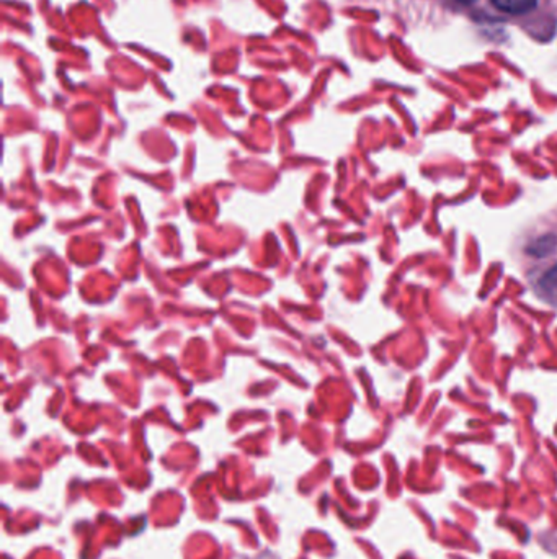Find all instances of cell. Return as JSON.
<instances>
[{
    "label": "cell",
    "instance_id": "3",
    "mask_svg": "<svg viewBox=\"0 0 557 559\" xmlns=\"http://www.w3.org/2000/svg\"><path fill=\"white\" fill-rule=\"evenodd\" d=\"M463 2H466V4H471V2H474V0H463Z\"/></svg>",
    "mask_w": 557,
    "mask_h": 559
},
{
    "label": "cell",
    "instance_id": "1",
    "mask_svg": "<svg viewBox=\"0 0 557 559\" xmlns=\"http://www.w3.org/2000/svg\"><path fill=\"white\" fill-rule=\"evenodd\" d=\"M536 259L541 263L531 273L533 289L543 301L557 306V257L554 253H544Z\"/></svg>",
    "mask_w": 557,
    "mask_h": 559
},
{
    "label": "cell",
    "instance_id": "2",
    "mask_svg": "<svg viewBox=\"0 0 557 559\" xmlns=\"http://www.w3.org/2000/svg\"><path fill=\"white\" fill-rule=\"evenodd\" d=\"M495 7L512 15H521L536 7V0H491Z\"/></svg>",
    "mask_w": 557,
    "mask_h": 559
}]
</instances>
